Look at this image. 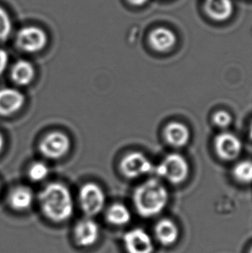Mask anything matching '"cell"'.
<instances>
[{"instance_id": "e0dca14e", "label": "cell", "mask_w": 252, "mask_h": 253, "mask_svg": "<svg viewBox=\"0 0 252 253\" xmlns=\"http://www.w3.org/2000/svg\"><path fill=\"white\" fill-rule=\"evenodd\" d=\"M11 80L18 85H27L35 77V69L31 62L20 60L14 64L10 71Z\"/></svg>"}, {"instance_id": "83f0119b", "label": "cell", "mask_w": 252, "mask_h": 253, "mask_svg": "<svg viewBox=\"0 0 252 253\" xmlns=\"http://www.w3.org/2000/svg\"><path fill=\"white\" fill-rule=\"evenodd\" d=\"M207 1H211V0H207Z\"/></svg>"}, {"instance_id": "9a60e30c", "label": "cell", "mask_w": 252, "mask_h": 253, "mask_svg": "<svg viewBox=\"0 0 252 253\" xmlns=\"http://www.w3.org/2000/svg\"><path fill=\"white\" fill-rule=\"evenodd\" d=\"M34 201V195L31 189L25 186L14 188L10 192L8 202L11 209L16 211H25L31 208Z\"/></svg>"}, {"instance_id": "ac0fdd59", "label": "cell", "mask_w": 252, "mask_h": 253, "mask_svg": "<svg viewBox=\"0 0 252 253\" xmlns=\"http://www.w3.org/2000/svg\"><path fill=\"white\" fill-rule=\"evenodd\" d=\"M106 218V220L113 226H121L129 222L131 214L127 207L120 203H115L107 209Z\"/></svg>"}, {"instance_id": "ba28073f", "label": "cell", "mask_w": 252, "mask_h": 253, "mask_svg": "<svg viewBox=\"0 0 252 253\" xmlns=\"http://www.w3.org/2000/svg\"><path fill=\"white\" fill-rule=\"evenodd\" d=\"M214 149L219 158L225 161H232L241 153L242 143L234 134L222 132L215 137Z\"/></svg>"}, {"instance_id": "9c48e42d", "label": "cell", "mask_w": 252, "mask_h": 253, "mask_svg": "<svg viewBox=\"0 0 252 253\" xmlns=\"http://www.w3.org/2000/svg\"><path fill=\"white\" fill-rule=\"evenodd\" d=\"M100 229L98 223L91 218L80 220L74 229V239L77 246L84 248L94 246L99 240Z\"/></svg>"}, {"instance_id": "52a82bcc", "label": "cell", "mask_w": 252, "mask_h": 253, "mask_svg": "<svg viewBox=\"0 0 252 253\" xmlns=\"http://www.w3.org/2000/svg\"><path fill=\"white\" fill-rule=\"evenodd\" d=\"M120 169L126 177L135 179L151 172L153 165L143 153L131 152L120 163Z\"/></svg>"}, {"instance_id": "7c38bea8", "label": "cell", "mask_w": 252, "mask_h": 253, "mask_svg": "<svg viewBox=\"0 0 252 253\" xmlns=\"http://www.w3.org/2000/svg\"><path fill=\"white\" fill-rule=\"evenodd\" d=\"M150 46L157 52H167L174 47L177 42L176 35L168 28L155 29L150 35Z\"/></svg>"}, {"instance_id": "d6986e66", "label": "cell", "mask_w": 252, "mask_h": 253, "mask_svg": "<svg viewBox=\"0 0 252 253\" xmlns=\"http://www.w3.org/2000/svg\"><path fill=\"white\" fill-rule=\"evenodd\" d=\"M232 175L240 183H252V161L245 160L238 163L232 169Z\"/></svg>"}, {"instance_id": "5bb4252c", "label": "cell", "mask_w": 252, "mask_h": 253, "mask_svg": "<svg viewBox=\"0 0 252 253\" xmlns=\"http://www.w3.org/2000/svg\"><path fill=\"white\" fill-rule=\"evenodd\" d=\"M205 10L211 19L223 22L232 17L234 5L232 0H211L206 1Z\"/></svg>"}, {"instance_id": "3957f363", "label": "cell", "mask_w": 252, "mask_h": 253, "mask_svg": "<svg viewBox=\"0 0 252 253\" xmlns=\"http://www.w3.org/2000/svg\"><path fill=\"white\" fill-rule=\"evenodd\" d=\"M157 174L173 184H181L186 181L189 173L188 161L181 155H168L156 168Z\"/></svg>"}, {"instance_id": "603a6c76", "label": "cell", "mask_w": 252, "mask_h": 253, "mask_svg": "<svg viewBox=\"0 0 252 253\" xmlns=\"http://www.w3.org/2000/svg\"><path fill=\"white\" fill-rule=\"evenodd\" d=\"M8 61H9V57H8L7 52L3 50V48H0V75H2L6 69Z\"/></svg>"}, {"instance_id": "30bf717a", "label": "cell", "mask_w": 252, "mask_h": 253, "mask_svg": "<svg viewBox=\"0 0 252 253\" xmlns=\"http://www.w3.org/2000/svg\"><path fill=\"white\" fill-rule=\"evenodd\" d=\"M124 247L127 253H152L153 241L142 228H134L125 234Z\"/></svg>"}, {"instance_id": "44dd1931", "label": "cell", "mask_w": 252, "mask_h": 253, "mask_svg": "<svg viewBox=\"0 0 252 253\" xmlns=\"http://www.w3.org/2000/svg\"><path fill=\"white\" fill-rule=\"evenodd\" d=\"M12 30V23L6 10L0 6V41L9 38Z\"/></svg>"}, {"instance_id": "4316f807", "label": "cell", "mask_w": 252, "mask_h": 253, "mask_svg": "<svg viewBox=\"0 0 252 253\" xmlns=\"http://www.w3.org/2000/svg\"><path fill=\"white\" fill-rule=\"evenodd\" d=\"M250 253H252V248L251 249V252H250Z\"/></svg>"}, {"instance_id": "6da1fadb", "label": "cell", "mask_w": 252, "mask_h": 253, "mask_svg": "<svg viewBox=\"0 0 252 253\" xmlns=\"http://www.w3.org/2000/svg\"><path fill=\"white\" fill-rule=\"evenodd\" d=\"M42 212L52 222L62 223L74 213V200L68 188L59 182L47 185L39 195Z\"/></svg>"}, {"instance_id": "5b68a950", "label": "cell", "mask_w": 252, "mask_h": 253, "mask_svg": "<svg viewBox=\"0 0 252 253\" xmlns=\"http://www.w3.org/2000/svg\"><path fill=\"white\" fill-rule=\"evenodd\" d=\"M16 43L21 50L36 53L42 50L48 43V37L43 30L35 26L24 27L18 31Z\"/></svg>"}, {"instance_id": "ffe728a7", "label": "cell", "mask_w": 252, "mask_h": 253, "mask_svg": "<svg viewBox=\"0 0 252 253\" xmlns=\"http://www.w3.org/2000/svg\"><path fill=\"white\" fill-rule=\"evenodd\" d=\"M28 173L31 181L38 182V181H43L45 178L48 176L49 169L44 163L37 162L31 165Z\"/></svg>"}, {"instance_id": "484cf974", "label": "cell", "mask_w": 252, "mask_h": 253, "mask_svg": "<svg viewBox=\"0 0 252 253\" xmlns=\"http://www.w3.org/2000/svg\"><path fill=\"white\" fill-rule=\"evenodd\" d=\"M250 137L252 139V122L251 124V126H250Z\"/></svg>"}, {"instance_id": "8992f818", "label": "cell", "mask_w": 252, "mask_h": 253, "mask_svg": "<svg viewBox=\"0 0 252 253\" xmlns=\"http://www.w3.org/2000/svg\"><path fill=\"white\" fill-rule=\"evenodd\" d=\"M39 149L45 158L60 159L70 150V139L61 131H52L42 138Z\"/></svg>"}, {"instance_id": "d4e9b609", "label": "cell", "mask_w": 252, "mask_h": 253, "mask_svg": "<svg viewBox=\"0 0 252 253\" xmlns=\"http://www.w3.org/2000/svg\"><path fill=\"white\" fill-rule=\"evenodd\" d=\"M3 146H4V138L3 135L0 133V153L3 151Z\"/></svg>"}, {"instance_id": "8fae6325", "label": "cell", "mask_w": 252, "mask_h": 253, "mask_svg": "<svg viewBox=\"0 0 252 253\" xmlns=\"http://www.w3.org/2000/svg\"><path fill=\"white\" fill-rule=\"evenodd\" d=\"M25 98L17 89H0V116H10L24 106Z\"/></svg>"}, {"instance_id": "7402d4cb", "label": "cell", "mask_w": 252, "mask_h": 253, "mask_svg": "<svg viewBox=\"0 0 252 253\" xmlns=\"http://www.w3.org/2000/svg\"><path fill=\"white\" fill-rule=\"evenodd\" d=\"M231 114L226 111H218L212 116V122L218 128H226L232 123Z\"/></svg>"}, {"instance_id": "2e32d148", "label": "cell", "mask_w": 252, "mask_h": 253, "mask_svg": "<svg viewBox=\"0 0 252 253\" xmlns=\"http://www.w3.org/2000/svg\"><path fill=\"white\" fill-rule=\"evenodd\" d=\"M157 240L164 246H171L177 241L179 229L170 219H164L157 223L155 227Z\"/></svg>"}, {"instance_id": "277c9868", "label": "cell", "mask_w": 252, "mask_h": 253, "mask_svg": "<svg viewBox=\"0 0 252 253\" xmlns=\"http://www.w3.org/2000/svg\"><path fill=\"white\" fill-rule=\"evenodd\" d=\"M79 202L83 212L87 217H93L102 211L106 196L102 188L93 182H88L82 186L79 193Z\"/></svg>"}, {"instance_id": "7a4b0ae2", "label": "cell", "mask_w": 252, "mask_h": 253, "mask_svg": "<svg viewBox=\"0 0 252 253\" xmlns=\"http://www.w3.org/2000/svg\"><path fill=\"white\" fill-rule=\"evenodd\" d=\"M167 189L157 179H150L140 185L133 195L136 212L143 218H151L159 214L167 206Z\"/></svg>"}, {"instance_id": "cb8c5ba5", "label": "cell", "mask_w": 252, "mask_h": 253, "mask_svg": "<svg viewBox=\"0 0 252 253\" xmlns=\"http://www.w3.org/2000/svg\"><path fill=\"white\" fill-rule=\"evenodd\" d=\"M149 0H129V3L135 6H142L143 4H145Z\"/></svg>"}, {"instance_id": "4fadbf2b", "label": "cell", "mask_w": 252, "mask_h": 253, "mask_svg": "<svg viewBox=\"0 0 252 253\" xmlns=\"http://www.w3.org/2000/svg\"><path fill=\"white\" fill-rule=\"evenodd\" d=\"M164 137L171 146L181 148L188 144L190 139V131L183 124L171 122L164 129Z\"/></svg>"}]
</instances>
